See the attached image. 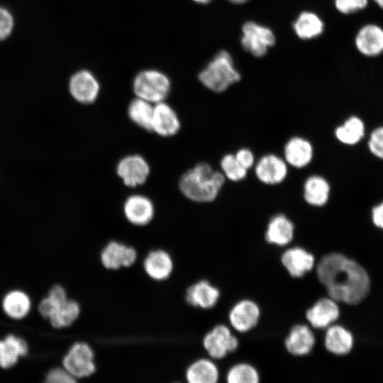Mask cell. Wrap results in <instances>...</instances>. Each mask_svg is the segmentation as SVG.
<instances>
[{"instance_id": "obj_15", "label": "cell", "mask_w": 383, "mask_h": 383, "mask_svg": "<svg viewBox=\"0 0 383 383\" xmlns=\"http://www.w3.org/2000/svg\"><path fill=\"white\" fill-rule=\"evenodd\" d=\"M295 229L294 223L285 214H276L268 221L263 238L268 245L284 248L294 240Z\"/></svg>"}, {"instance_id": "obj_8", "label": "cell", "mask_w": 383, "mask_h": 383, "mask_svg": "<svg viewBox=\"0 0 383 383\" xmlns=\"http://www.w3.org/2000/svg\"><path fill=\"white\" fill-rule=\"evenodd\" d=\"M316 255L301 245H294L284 250L279 255V262L288 275L294 279L304 277L313 270Z\"/></svg>"}, {"instance_id": "obj_32", "label": "cell", "mask_w": 383, "mask_h": 383, "mask_svg": "<svg viewBox=\"0 0 383 383\" xmlns=\"http://www.w3.org/2000/svg\"><path fill=\"white\" fill-rule=\"evenodd\" d=\"M79 313V304L74 300L67 299L57 306L50 318V323L56 328L67 327L78 318Z\"/></svg>"}, {"instance_id": "obj_34", "label": "cell", "mask_w": 383, "mask_h": 383, "mask_svg": "<svg viewBox=\"0 0 383 383\" xmlns=\"http://www.w3.org/2000/svg\"><path fill=\"white\" fill-rule=\"evenodd\" d=\"M369 0H335L336 9L342 13L350 14L365 9Z\"/></svg>"}, {"instance_id": "obj_26", "label": "cell", "mask_w": 383, "mask_h": 383, "mask_svg": "<svg viewBox=\"0 0 383 383\" xmlns=\"http://www.w3.org/2000/svg\"><path fill=\"white\" fill-rule=\"evenodd\" d=\"M153 111V104L136 96L128 104L127 115L136 126L147 132H152Z\"/></svg>"}, {"instance_id": "obj_22", "label": "cell", "mask_w": 383, "mask_h": 383, "mask_svg": "<svg viewBox=\"0 0 383 383\" xmlns=\"http://www.w3.org/2000/svg\"><path fill=\"white\" fill-rule=\"evenodd\" d=\"M325 349L331 354L345 355L353 346V336L350 331L341 325L332 324L326 328L323 335Z\"/></svg>"}, {"instance_id": "obj_11", "label": "cell", "mask_w": 383, "mask_h": 383, "mask_svg": "<svg viewBox=\"0 0 383 383\" xmlns=\"http://www.w3.org/2000/svg\"><path fill=\"white\" fill-rule=\"evenodd\" d=\"M338 302L329 296L316 299L304 312L307 323L315 330L326 329L333 324L340 317Z\"/></svg>"}, {"instance_id": "obj_39", "label": "cell", "mask_w": 383, "mask_h": 383, "mask_svg": "<svg viewBox=\"0 0 383 383\" xmlns=\"http://www.w3.org/2000/svg\"><path fill=\"white\" fill-rule=\"evenodd\" d=\"M235 156L238 162L246 170L250 169L255 163L254 154L247 148H242L238 150Z\"/></svg>"}, {"instance_id": "obj_19", "label": "cell", "mask_w": 383, "mask_h": 383, "mask_svg": "<svg viewBox=\"0 0 383 383\" xmlns=\"http://www.w3.org/2000/svg\"><path fill=\"white\" fill-rule=\"evenodd\" d=\"M221 296V290L207 279H201L188 287L185 299L194 306L210 309L216 306Z\"/></svg>"}, {"instance_id": "obj_2", "label": "cell", "mask_w": 383, "mask_h": 383, "mask_svg": "<svg viewBox=\"0 0 383 383\" xmlns=\"http://www.w3.org/2000/svg\"><path fill=\"white\" fill-rule=\"evenodd\" d=\"M226 182L223 172L207 162L196 163L179 177L178 188L188 200L199 204L216 200Z\"/></svg>"}, {"instance_id": "obj_23", "label": "cell", "mask_w": 383, "mask_h": 383, "mask_svg": "<svg viewBox=\"0 0 383 383\" xmlns=\"http://www.w3.org/2000/svg\"><path fill=\"white\" fill-rule=\"evenodd\" d=\"M330 192V184L322 176L311 175L304 183L303 198L311 206H325L329 200Z\"/></svg>"}, {"instance_id": "obj_43", "label": "cell", "mask_w": 383, "mask_h": 383, "mask_svg": "<svg viewBox=\"0 0 383 383\" xmlns=\"http://www.w3.org/2000/svg\"><path fill=\"white\" fill-rule=\"evenodd\" d=\"M196 2L201 3V4H206L210 2L211 0H194Z\"/></svg>"}, {"instance_id": "obj_12", "label": "cell", "mask_w": 383, "mask_h": 383, "mask_svg": "<svg viewBox=\"0 0 383 383\" xmlns=\"http://www.w3.org/2000/svg\"><path fill=\"white\" fill-rule=\"evenodd\" d=\"M123 212L130 223L136 226H144L152 221L155 208L153 201L148 196L133 194L125 199Z\"/></svg>"}, {"instance_id": "obj_28", "label": "cell", "mask_w": 383, "mask_h": 383, "mask_svg": "<svg viewBox=\"0 0 383 383\" xmlns=\"http://www.w3.org/2000/svg\"><path fill=\"white\" fill-rule=\"evenodd\" d=\"M365 131L363 121L359 117L353 116L335 128V135L341 143L353 145L362 139Z\"/></svg>"}, {"instance_id": "obj_16", "label": "cell", "mask_w": 383, "mask_h": 383, "mask_svg": "<svg viewBox=\"0 0 383 383\" xmlns=\"http://www.w3.org/2000/svg\"><path fill=\"white\" fill-rule=\"evenodd\" d=\"M69 90L77 102L91 104L98 98L100 86L94 75L88 70H81L74 74L70 79Z\"/></svg>"}, {"instance_id": "obj_40", "label": "cell", "mask_w": 383, "mask_h": 383, "mask_svg": "<svg viewBox=\"0 0 383 383\" xmlns=\"http://www.w3.org/2000/svg\"><path fill=\"white\" fill-rule=\"evenodd\" d=\"M372 219L377 227L383 229V201L373 207Z\"/></svg>"}, {"instance_id": "obj_41", "label": "cell", "mask_w": 383, "mask_h": 383, "mask_svg": "<svg viewBox=\"0 0 383 383\" xmlns=\"http://www.w3.org/2000/svg\"><path fill=\"white\" fill-rule=\"evenodd\" d=\"M374 3L382 9H383V0H373Z\"/></svg>"}, {"instance_id": "obj_14", "label": "cell", "mask_w": 383, "mask_h": 383, "mask_svg": "<svg viewBox=\"0 0 383 383\" xmlns=\"http://www.w3.org/2000/svg\"><path fill=\"white\" fill-rule=\"evenodd\" d=\"M182 124L176 111L167 103L154 104L152 132L160 138H170L181 130Z\"/></svg>"}, {"instance_id": "obj_36", "label": "cell", "mask_w": 383, "mask_h": 383, "mask_svg": "<svg viewBox=\"0 0 383 383\" xmlns=\"http://www.w3.org/2000/svg\"><path fill=\"white\" fill-rule=\"evenodd\" d=\"M13 27V18L10 12L0 6V40L10 35Z\"/></svg>"}, {"instance_id": "obj_21", "label": "cell", "mask_w": 383, "mask_h": 383, "mask_svg": "<svg viewBox=\"0 0 383 383\" xmlns=\"http://www.w3.org/2000/svg\"><path fill=\"white\" fill-rule=\"evenodd\" d=\"M284 155L285 162L292 167L297 169L304 168L313 160V145L304 138L294 136L285 143Z\"/></svg>"}, {"instance_id": "obj_29", "label": "cell", "mask_w": 383, "mask_h": 383, "mask_svg": "<svg viewBox=\"0 0 383 383\" xmlns=\"http://www.w3.org/2000/svg\"><path fill=\"white\" fill-rule=\"evenodd\" d=\"M228 383H259L260 373L257 368L248 361H240L233 364L226 373Z\"/></svg>"}, {"instance_id": "obj_30", "label": "cell", "mask_w": 383, "mask_h": 383, "mask_svg": "<svg viewBox=\"0 0 383 383\" xmlns=\"http://www.w3.org/2000/svg\"><path fill=\"white\" fill-rule=\"evenodd\" d=\"M294 28L300 38L309 39L323 32V23L316 14L303 12L296 21Z\"/></svg>"}, {"instance_id": "obj_9", "label": "cell", "mask_w": 383, "mask_h": 383, "mask_svg": "<svg viewBox=\"0 0 383 383\" xmlns=\"http://www.w3.org/2000/svg\"><path fill=\"white\" fill-rule=\"evenodd\" d=\"M284 338L283 346L285 351L295 357L310 355L316 345L315 333L305 322L292 325Z\"/></svg>"}, {"instance_id": "obj_13", "label": "cell", "mask_w": 383, "mask_h": 383, "mask_svg": "<svg viewBox=\"0 0 383 383\" xmlns=\"http://www.w3.org/2000/svg\"><path fill=\"white\" fill-rule=\"evenodd\" d=\"M243 48L256 57L264 55L268 47L275 43L274 35L269 28L253 22L249 21L243 25Z\"/></svg>"}, {"instance_id": "obj_24", "label": "cell", "mask_w": 383, "mask_h": 383, "mask_svg": "<svg viewBox=\"0 0 383 383\" xmlns=\"http://www.w3.org/2000/svg\"><path fill=\"white\" fill-rule=\"evenodd\" d=\"M147 274L157 281L170 277L173 270V262L169 253L163 250L151 251L143 262Z\"/></svg>"}, {"instance_id": "obj_4", "label": "cell", "mask_w": 383, "mask_h": 383, "mask_svg": "<svg viewBox=\"0 0 383 383\" xmlns=\"http://www.w3.org/2000/svg\"><path fill=\"white\" fill-rule=\"evenodd\" d=\"M170 88L168 77L155 70L139 72L133 82L135 95L153 104L164 101L170 94Z\"/></svg>"}, {"instance_id": "obj_1", "label": "cell", "mask_w": 383, "mask_h": 383, "mask_svg": "<svg viewBox=\"0 0 383 383\" xmlns=\"http://www.w3.org/2000/svg\"><path fill=\"white\" fill-rule=\"evenodd\" d=\"M313 270L327 296L337 302L357 304L369 293L370 281L366 270L340 252L323 254L316 260Z\"/></svg>"}, {"instance_id": "obj_35", "label": "cell", "mask_w": 383, "mask_h": 383, "mask_svg": "<svg viewBox=\"0 0 383 383\" xmlns=\"http://www.w3.org/2000/svg\"><path fill=\"white\" fill-rule=\"evenodd\" d=\"M368 148L374 156L383 160V126L375 128L371 133Z\"/></svg>"}, {"instance_id": "obj_7", "label": "cell", "mask_w": 383, "mask_h": 383, "mask_svg": "<svg viewBox=\"0 0 383 383\" xmlns=\"http://www.w3.org/2000/svg\"><path fill=\"white\" fill-rule=\"evenodd\" d=\"M150 166L141 155L129 154L121 157L116 164V174L128 188L143 185L150 174Z\"/></svg>"}, {"instance_id": "obj_27", "label": "cell", "mask_w": 383, "mask_h": 383, "mask_svg": "<svg viewBox=\"0 0 383 383\" xmlns=\"http://www.w3.org/2000/svg\"><path fill=\"white\" fill-rule=\"evenodd\" d=\"M28 347L24 340L13 335L0 341V366L9 368L13 366L19 356L24 355Z\"/></svg>"}, {"instance_id": "obj_10", "label": "cell", "mask_w": 383, "mask_h": 383, "mask_svg": "<svg viewBox=\"0 0 383 383\" xmlns=\"http://www.w3.org/2000/svg\"><path fill=\"white\" fill-rule=\"evenodd\" d=\"M94 354L85 343H76L63 358L64 368L74 378L89 377L96 370Z\"/></svg>"}, {"instance_id": "obj_42", "label": "cell", "mask_w": 383, "mask_h": 383, "mask_svg": "<svg viewBox=\"0 0 383 383\" xmlns=\"http://www.w3.org/2000/svg\"><path fill=\"white\" fill-rule=\"evenodd\" d=\"M228 1L235 4H242L247 1L248 0H228Z\"/></svg>"}, {"instance_id": "obj_6", "label": "cell", "mask_w": 383, "mask_h": 383, "mask_svg": "<svg viewBox=\"0 0 383 383\" xmlns=\"http://www.w3.org/2000/svg\"><path fill=\"white\" fill-rule=\"evenodd\" d=\"M202 345L209 357L220 360L237 352L240 340L228 326L218 323L204 335Z\"/></svg>"}, {"instance_id": "obj_18", "label": "cell", "mask_w": 383, "mask_h": 383, "mask_svg": "<svg viewBox=\"0 0 383 383\" xmlns=\"http://www.w3.org/2000/svg\"><path fill=\"white\" fill-rule=\"evenodd\" d=\"M357 50L366 57H373L383 52V28L375 23L362 26L355 38Z\"/></svg>"}, {"instance_id": "obj_25", "label": "cell", "mask_w": 383, "mask_h": 383, "mask_svg": "<svg viewBox=\"0 0 383 383\" xmlns=\"http://www.w3.org/2000/svg\"><path fill=\"white\" fill-rule=\"evenodd\" d=\"M220 377L216 363L206 358L192 362L187 370L186 378L189 383H216Z\"/></svg>"}, {"instance_id": "obj_37", "label": "cell", "mask_w": 383, "mask_h": 383, "mask_svg": "<svg viewBox=\"0 0 383 383\" xmlns=\"http://www.w3.org/2000/svg\"><path fill=\"white\" fill-rule=\"evenodd\" d=\"M46 381L51 383H72L76 379L65 368H55L48 374Z\"/></svg>"}, {"instance_id": "obj_31", "label": "cell", "mask_w": 383, "mask_h": 383, "mask_svg": "<svg viewBox=\"0 0 383 383\" xmlns=\"http://www.w3.org/2000/svg\"><path fill=\"white\" fill-rule=\"evenodd\" d=\"M30 302L28 296L20 291L9 293L4 299L3 308L6 313L13 318H22L29 311Z\"/></svg>"}, {"instance_id": "obj_38", "label": "cell", "mask_w": 383, "mask_h": 383, "mask_svg": "<svg viewBox=\"0 0 383 383\" xmlns=\"http://www.w3.org/2000/svg\"><path fill=\"white\" fill-rule=\"evenodd\" d=\"M62 302H59L52 298L48 296L43 299L40 303L38 311L43 317L50 318L55 313L57 306Z\"/></svg>"}, {"instance_id": "obj_5", "label": "cell", "mask_w": 383, "mask_h": 383, "mask_svg": "<svg viewBox=\"0 0 383 383\" xmlns=\"http://www.w3.org/2000/svg\"><path fill=\"white\" fill-rule=\"evenodd\" d=\"M261 318V306L250 297L235 301L228 309L227 315L231 328L241 334L250 333L257 328Z\"/></svg>"}, {"instance_id": "obj_20", "label": "cell", "mask_w": 383, "mask_h": 383, "mask_svg": "<svg viewBox=\"0 0 383 383\" xmlns=\"http://www.w3.org/2000/svg\"><path fill=\"white\" fill-rule=\"evenodd\" d=\"M100 258L104 267L117 270L132 265L136 260L137 252L133 248L113 240L104 248Z\"/></svg>"}, {"instance_id": "obj_33", "label": "cell", "mask_w": 383, "mask_h": 383, "mask_svg": "<svg viewBox=\"0 0 383 383\" xmlns=\"http://www.w3.org/2000/svg\"><path fill=\"white\" fill-rule=\"evenodd\" d=\"M223 174L228 180L237 182L244 179L248 174V170L244 168L237 160L235 154L224 155L220 162Z\"/></svg>"}, {"instance_id": "obj_3", "label": "cell", "mask_w": 383, "mask_h": 383, "mask_svg": "<svg viewBox=\"0 0 383 383\" xmlns=\"http://www.w3.org/2000/svg\"><path fill=\"white\" fill-rule=\"evenodd\" d=\"M202 84L212 91L221 93L240 79L232 58L226 51L219 52L199 73Z\"/></svg>"}, {"instance_id": "obj_17", "label": "cell", "mask_w": 383, "mask_h": 383, "mask_svg": "<svg viewBox=\"0 0 383 383\" xmlns=\"http://www.w3.org/2000/svg\"><path fill=\"white\" fill-rule=\"evenodd\" d=\"M257 179L262 184L275 185L287 177L288 168L286 162L274 154H267L260 158L255 167Z\"/></svg>"}]
</instances>
